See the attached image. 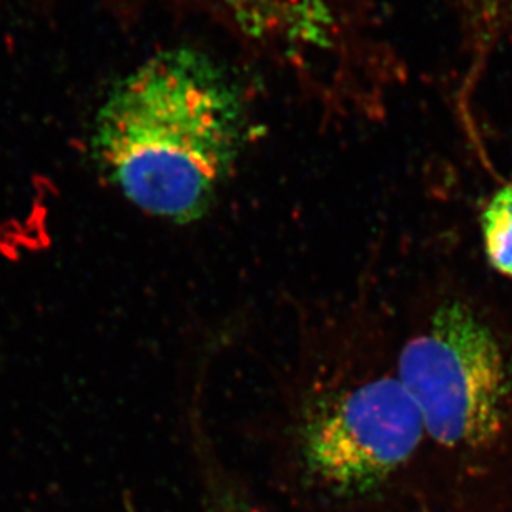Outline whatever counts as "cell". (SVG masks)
Listing matches in <instances>:
<instances>
[{
  "label": "cell",
  "mask_w": 512,
  "mask_h": 512,
  "mask_svg": "<svg viewBox=\"0 0 512 512\" xmlns=\"http://www.w3.org/2000/svg\"><path fill=\"white\" fill-rule=\"evenodd\" d=\"M484 250L494 270L512 278V182L491 195L483 215Z\"/></svg>",
  "instance_id": "277c9868"
},
{
  "label": "cell",
  "mask_w": 512,
  "mask_h": 512,
  "mask_svg": "<svg viewBox=\"0 0 512 512\" xmlns=\"http://www.w3.org/2000/svg\"><path fill=\"white\" fill-rule=\"evenodd\" d=\"M396 368L434 443L484 448L506 428L508 361L493 330L463 301L441 303L404 343Z\"/></svg>",
  "instance_id": "3957f363"
},
{
  "label": "cell",
  "mask_w": 512,
  "mask_h": 512,
  "mask_svg": "<svg viewBox=\"0 0 512 512\" xmlns=\"http://www.w3.org/2000/svg\"><path fill=\"white\" fill-rule=\"evenodd\" d=\"M248 140V112L230 75L198 50L158 52L102 105L92 152L128 203L193 225L207 217Z\"/></svg>",
  "instance_id": "6da1fadb"
},
{
  "label": "cell",
  "mask_w": 512,
  "mask_h": 512,
  "mask_svg": "<svg viewBox=\"0 0 512 512\" xmlns=\"http://www.w3.org/2000/svg\"><path fill=\"white\" fill-rule=\"evenodd\" d=\"M308 356L286 399L281 441L306 486L338 499L368 498L413 459L424 424L398 368L373 363L363 321Z\"/></svg>",
  "instance_id": "7a4b0ae2"
},
{
  "label": "cell",
  "mask_w": 512,
  "mask_h": 512,
  "mask_svg": "<svg viewBox=\"0 0 512 512\" xmlns=\"http://www.w3.org/2000/svg\"><path fill=\"white\" fill-rule=\"evenodd\" d=\"M212 491L213 512H260L245 494L222 481H215Z\"/></svg>",
  "instance_id": "5b68a950"
}]
</instances>
